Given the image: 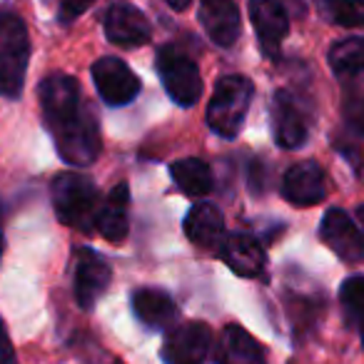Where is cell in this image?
Returning <instances> with one entry per match:
<instances>
[{
  "label": "cell",
  "instance_id": "1",
  "mask_svg": "<svg viewBox=\"0 0 364 364\" xmlns=\"http://www.w3.org/2000/svg\"><path fill=\"white\" fill-rule=\"evenodd\" d=\"M41 110L55 147L68 165H92L100 155V125L92 107L82 100L80 85L65 73H53L38 87Z\"/></svg>",
  "mask_w": 364,
  "mask_h": 364
},
{
  "label": "cell",
  "instance_id": "2",
  "mask_svg": "<svg viewBox=\"0 0 364 364\" xmlns=\"http://www.w3.org/2000/svg\"><path fill=\"white\" fill-rule=\"evenodd\" d=\"M31 60V41L18 13L0 11V95L21 97Z\"/></svg>",
  "mask_w": 364,
  "mask_h": 364
},
{
  "label": "cell",
  "instance_id": "3",
  "mask_svg": "<svg viewBox=\"0 0 364 364\" xmlns=\"http://www.w3.org/2000/svg\"><path fill=\"white\" fill-rule=\"evenodd\" d=\"M53 210L58 220L68 228L87 230L95 228V215L100 208V193L90 177H82L77 172H60L50 185Z\"/></svg>",
  "mask_w": 364,
  "mask_h": 364
},
{
  "label": "cell",
  "instance_id": "4",
  "mask_svg": "<svg viewBox=\"0 0 364 364\" xmlns=\"http://www.w3.org/2000/svg\"><path fill=\"white\" fill-rule=\"evenodd\" d=\"M255 95V85L245 75H225L215 85V92L208 105V125L225 140L240 135L247 117L250 102Z\"/></svg>",
  "mask_w": 364,
  "mask_h": 364
},
{
  "label": "cell",
  "instance_id": "5",
  "mask_svg": "<svg viewBox=\"0 0 364 364\" xmlns=\"http://www.w3.org/2000/svg\"><path fill=\"white\" fill-rule=\"evenodd\" d=\"M157 73L167 95L180 107H193L203 95V77L195 60L177 46H162L157 50Z\"/></svg>",
  "mask_w": 364,
  "mask_h": 364
},
{
  "label": "cell",
  "instance_id": "6",
  "mask_svg": "<svg viewBox=\"0 0 364 364\" xmlns=\"http://www.w3.org/2000/svg\"><path fill=\"white\" fill-rule=\"evenodd\" d=\"M213 347V329L205 322H185L172 327L162 342L165 364H205Z\"/></svg>",
  "mask_w": 364,
  "mask_h": 364
},
{
  "label": "cell",
  "instance_id": "7",
  "mask_svg": "<svg viewBox=\"0 0 364 364\" xmlns=\"http://www.w3.org/2000/svg\"><path fill=\"white\" fill-rule=\"evenodd\" d=\"M272 132L274 142L284 150H297L307 142V112L289 90H277L272 97Z\"/></svg>",
  "mask_w": 364,
  "mask_h": 364
},
{
  "label": "cell",
  "instance_id": "8",
  "mask_svg": "<svg viewBox=\"0 0 364 364\" xmlns=\"http://www.w3.org/2000/svg\"><path fill=\"white\" fill-rule=\"evenodd\" d=\"M92 80L107 105H127L140 92V80L120 58L105 55L92 65Z\"/></svg>",
  "mask_w": 364,
  "mask_h": 364
},
{
  "label": "cell",
  "instance_id": "9",
  "mask_svg": "<svg viewBox=\"0 0 364 364\" xmlns=\"http://www.w3.org/2000/svg\"><path fill=\"white\" fill-rule=\"evenodd\" d=\"M319 237L342 262L357 264L364 259V235L344 210H327L319 225Z\"/></svg>",
  "mask_w": 364,
  "mask_h": 364
},
{
  "label": "cell",
  "instance_id": "10",
  "mask_svg": "<svg viewBox=\"0 0 364 364\" xmlns=\"http://www.w3.org/2000/svg\"><path fill=\"white\" fill-rule=\"evenodd\" d=\"M327 195L324 170L312 160L292 165L282 177V198L294 208H312L319 205Z\"/></svg>",
  "mask_w": 364,
  "mask_h": 364
},
{
  "label": "cell",
  "instance_id": "11",
  "mask_svg": "<svg viewBox=\"0 0 364 364\" xmlns=\"http://www.w3.org/2000/svg\"><path fill=\"white\" fill-rule=\"evenodd\" d=\"M110 264L90 247L75 252V299L82 309H92L110 284Z\"/></svg>",
  "mask_w": 364,
  "mask_h": 364
},
{
  "label": "cell",
  "instance_id": "12",
  "mask_svg": "<svg viewBox=\"0 0 364 364\" xmlns=\"http://www.w3.org/2000/svg\"><path fill=\"white\" fill-rule=\"evenodd\" d=\"M102 31L112 46L120 48H137L150 41V23L147 18L130 3H115L107 8L102 18Z\"/></svg>",
  "mask_w": 364,
  "mask_h": 364
},
{
  "label": "cell",
  "instance_id": "13",
  "mask_svg": "<svg viewBox=\"0 0 364 364\" xmlns=\"http://www.w3.org/2000/svg\"><path fill=\"white\" fill-rule=\"evenodd\" d=\"M250 18H252V26L257 31L262 53L277 60L282 41L289 33L287 11L279 6L277 0H250Z\"/></svg>",
  "mask_w": 364,
  "mask_h": 364
},
{
  "label": "cell",
  "instance_id": "14",
  "mask_svg": "<svg viewBox=\"0 0 364 364\" xmlns=\"http://www.w3.org/2000/svg\"><path fill=\"white\" fill-rule=\"evenodd\" d=\"M200 23L220 48H230L240 36V11L235 0H200Z\"/></svg>",
  "mask_w": 364,
  "mask_h": 364
},
{
  "label": "cell",
  "instance_id": "15",
  "mask_svg": "<svg viewBox=\"0 0 364 364\" xmlns=\"http://www.w3.org/2000/svg\"><path fill=\"white\" fill-rule=\"evenodd\" d=\"M127 213H130V188L125 182H120L97 208L95 230L107 242H122L127 237V228H130Z\"/></svg>",
  "mask_w": 364,
  "mask_h": 364
},
{
  "label": "cell",
  "instance_id": "16",
  "mask_svg": "<svg viewBox=\"0 0 364 364\" xmlns=\"http://www.w3.org/2000/svg\"><path fill=\"white\" fill-rule=\"evenodd\" d=\"M185 235L200 250H220L225 242V218L215 205L198 203L185 218Z\"/></svg>",
  "mask_w": 364,
  "mask_h": 364
},
{
  "label": "cell",
  "instance_id": "17",
  "mask_svg": "<svg viewBox=\"0 0 364 364\" xmlns=\"http://www.w3.org/2000/svg\"><path fill=\"white\" fill-rule=\"evenodd\" d=\"M215 362L218 364H267L264 349L247 329L240 324H230L223 329L215 349Z\"/></svg>",
  "mask_w": 364,
  "mask_h": 364
},
{
  "label": "cell",
  "instance_id": "18",
  "mask_svg": "<svg viewBox=\"0 0 364 364\" xmlns=\"http://www.w3.org/2000/svg\"><path fill=\"white\" fill-rule=\"evenodd\" d=\"M220 255L228 262V267L240 277H259L267 264L262 245L250 235H228L220 247Z\"/></svg>",
  "mask_w": 364,
  "mask_h": 364
},
{
  "label": "cell",
  "instance_id": "19",
  "mask_svg": "<svg viewBox=\"0 0 364 364\" xmlns=\"http://www.w3.org/2000/svg\"><path fill=\"white\" fill-rule=\"evenodd\" d=\"M132 309H135V317L145 327L152 329L170 327L177 317V307L170 294L152 287H142L137 292H132Z\"/></svg>",
  "mask_w": 364,
  "mask_h": 364
},
{
  "label": "cell",
  "instance_id": "20",
  "mask_svg": "<svg viewBox=\"0 0 364 364\" xmlns=\"http://www.w3.org/2000/svg\"><path fill=\"white\" fill-rule=\"evenodd\" d=\"M170 175L177 188L190 198H205L213 193V170L200 157H185V160L175 162L170 167Z\"/></svg>",
  "mask_w": 364,
  "mask_h": 364
},
{
  "label": "cell",
  "instance_id": "21",
  "mask_svg": "<svg viewBox=\"0 0 364 364\" xmlns=\"http://www.w3.org/2000/svg\"><path fill=\"white\" fill-rule=\"evenodd\" d=\"M329 68L339 77L364 75V38H344L329 48Z\"/></svg>",
  "mask_w": 364,
  "mask_h": 364
},
{
  "label": "cell",
  "instance_id": "22",
  "mask_svg": "<svg viewBox=\"0 0 364 364\" xmlns=\"http://www.w3.org/2000/svg\"><path fill=\"white\" fill-rule=\"evenodd\" d=\"M314 8L332 26L339 28L364 26V0H314Z\"/></svg>",
  "mask_w": 364,
  "mask_h": 364
},
{
  "label": "cell",
  "instance_id": "23",
  "mask_svg": "<svg viewBox=\"0 0 364 364\" xmlns=\"http://www.w3.org/2000/svg\"><path fill=\"white\" fill-rule=\"evenodd\" d=\"M339 302H342L347 322L357 327V322L364 314V274H354V277L344 279L342 289H339Z\"/></svg>",
  "mask_w": 364,
  "mask_h": 364
},
{
  "label": "cell",
  "instance_id": "24",
  "mask_svg": "<svg viewBox=\"0 0 364 364\" xmlns=\"http://www.w3.org/2000/svg\"><path fill=\"white\" fill-rule=\"evenodd\" d=\"M92 3H95V0H60V8H58V13H60V21L63 23H73L75 18H80L82 13L92 6Z\"/></svg>",
  "mask_w": 364,
  "mask_h": 364
},
{
  "label": "cell",
  "instance_id": "25",
  "mask_svg": "<svg viewBox=\"0 0 364 364\" xmlns=\"http://www.w3.org/2000/svg\"><path fill=\"white\" fill-rule=\"evenodd\" d=\"M16 362V352H13L11 337L6 332V324L0 319V364H13Z\"/></svg>",
  "mask_w": 364,
  "mask_h": 364
},
{
  "label": "cell",
  "instance_id": "26",
  "mask_svg": "<svg viewBox=\"0 0 364 364\" xmlns=\"http://www.w3.org/2000/svg\"><path fill=\"white\" fill-rule=\"evenodd\" d=\"M344 115L352 125H357L364 132V100H352L349 105H344Z\"/></svg>",
  "mask_w": 364,
  "mask_h": 364
},
{
  "label": "cell",
  "instance_id": "27",
  "mask_svg": "<svg viewBox=\"0 0 364 364\" xmlns=\"http://www.w3.org/2000/svg\"><path fill=\"white\" fill-rule=\"evenodd\" d=\"M165 3L172 8V11H188L193 0H165Z\"/></svg>",
  "mask_w": 364,
  "mask_h": 364
},
{
  "label": "cell",
  "instance_id": "28",
  "mask_svg": "<svg viewBox=\"0 0 364 364\" xmlns=\"http://www.w3.org/2000/svg\"><path fill=\"white\" fill-rule=\"evenodd\" d=\"M0 252H3V208H0Z\"/></svg>",
  "mask_w": 364,
  "mask_h": 364
},
{
  "label": "cell",
  "instance_id": "29",
  "mask_svg": "<svg viewBox=\"0 0 364 364\" xmlns=\"http://www.w3.org/2000/svg\"><path fill=\"white\" fill-rule=\"evenodd\" d=\"M357 215H359V223H362V228H364V205L357 210Z\"/></svg>",
  "mask_w": 364,
  "mask_h": 364
},
{
  "label": "cell",
  "instance_id": "30",
  "mask_svg": "<svg viewBox=\"0 0 364 364\" xmlns=\"http://www.w3.org/2000/svg\"><path fill=\"white\" fill-rule=\"evenodd\" d=\"M357 327H359V332H362V329H364V314H362V319H359V322H357Z\"/></svg>",
  "mask_w": 364,
  "mask_h": 364
}]
</instances>
